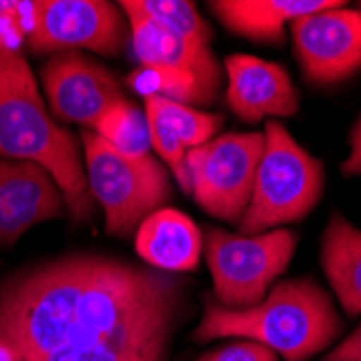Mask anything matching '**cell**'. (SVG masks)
<instances>
[{
    "mask_svg": "<svg viewBox=\"0 0 361 361\" xmlns=\"http://www.w3.org/2000/svg\"><path fill=\"white\" fill-rule=\"evenodd\" d=\"M173 275L72 253L0 281V361H165L182 314Z\"/></svg>",
    "mask_w": 361,
    "mask_h": 361,
    "instance_id": "6da1fadb",
    "label": "cell"
},
{
    "mask_svg": "<svg viewBox=\"0 0 361 361\" xmlns=\"http://www.w3.org/2000/svg\"><path fill=\"white\" fill-rule=\"evenodd\" d=\"M0 158L42 165L61 188L70 214L87 221L95 202L89 192L76 137L56 126L42 100L24 54L0 35Z\"/></svg>",
    "mask_w": 361,
    "mask_h": 361,
    "instance_id": "7a4b0ae2",
    "label": "cell"
},
{
    "mask_svg": "<svg viewBox=\"0 0 361 361\" xmlns=\"http://www.w3.org/2000/svg\"><path fill=\"white\" fill-rule=\"evenodd\" d=\"M340 334L342 318L326 290L310 277H297L275 283L264 299L247 310H227L206 299L195 340L240 338L267 346L286 361H310Z\"/></svg>",
    "mask_w": 361,
    "mask_h": 361,
    "instance_id": "3957f363",
    "label": "cell"
},
{
    "mask_svg": "<svg viewBox=\"0 0 361 361\" xmlns=\"http://www.w3.org/2000/svg\"><path fill=\"white\" fill-rule=\"evenodd\" d=\"M130 24V46L139 70L128 85L143 97L158 95L186 106H210L221 87V68L210 42L169 30L139 13L130 0L119 5Z\"/></svg>",
    "mask_w": 361,
    "mask_h": 361,
    "instance_id": "277c9868",
    "label": "cell"
},
{
    "mask_svg": "<svg viewBox=\"0 0 361 361\" xmlns=\"http://www.w3.org/2000/svg\"><path fill=\"white\" fill-rule=\"evenodd\" d=\"M324 192V165L294 139L283 123L264 128V149L255 171L240 234L271 232L305 219Z\"/></svg>",
    "mask_w": 361,
    "mask_h": 361,
    "instance_id": "5b68a950",
    "label": "cell"
},
{
    "mask_svg": "<svg viewBox=\"0 0 361 361\" xmlns=\"http://www.w3.org/2000/svg\"><path fill=\"white\" fill-rule=\"evenodd\" d=\"M80 139L89 192L104 210L109 234L130 236L149 214L169 202L171 184L165 167L152 154L143 158L121 156L87 128Z\"/></svg>",
    "mask_w": 361,
    "mask_h": 361,
    "instance_id": "8992f818",
    "label": "cell"
},
{
    "mask_svg": "<svg viewBox=\"0 0 361 361\" xmlns=\"http://www.w3.org/2000/svg\"><path fill=\"white\" fill-rule=\"evenodd\" d=\"M297 234L286 227L262 234L206 229L204 251L214 297L227 310H247L267 297L297 251Z\"/></svg>",
    "mask_w": 361,
    "mask_h": 361,
    "instance_id": "52a82bcc",
    "label": "cell"
},
{
    "mask_svg": "<svg viewBox=\"0 0 361 361\" xmlns=\"http://www.w3.org/2000/svg\"><path fill=\"white\" fill-rule=\"evenodd\" d=\"M264 133H227L186 152L188 192L204 212L238 225L247 212Z\"/></svg>",
    "mask_w": 361,
    "mask_h": 361,
    "instance_id": "ba28073f",
    "label": "cell"
},
{
    "mask_svg": "<svg viewBox=\"0 0 361 361\" xmlns=\"http://www.w3.org/2000/svg\"><path fill=\"white\" fill-rule=\"evenodd\" d=\"M130 42L123 9L106 0H39L30 5L28 46L37 54L76 52L117 56Z\"/></svg>",
    "mask_w": 361,
    "mask_h": 361,
    "instance_id": "9c48e42d",
    "label": "cell"
},
{
    "mask_svg": "<svg viewBox=\"0 0 361 361\" xmlns=\"http://www.w3.org/2000/svg\"><path fill=\"white\" fill-rule=\"evenodd\" d=\"M297 61L305 78L329 87L361 70V9L346 5L303 16L290 24Z\"/></svg>",
    "mask_w": 361,
    "mask_h": 361,
    "instance_id": "30bf717a",
    "label": "cell"
},
{
    "mask_svg": "<svg viewBox=\"0 0 361 361\" xmlns=\"http://www.w3.org/2000/svg\"><path fill=\"white\" fill-rule=\"evenodd\" d=\"M42 82L52 113L85 128L123 100L121 85L111 70L80 52H59L42 70Z\"/></svg>",
    "mask_w": 361,
    "mask_h": 361,
    "instance_id": "8fae6325",
    "label": "cell"
},
{
    "mask_svg": "<svg viewBox=\"0 0 361 361\" xmlns=\"http://www.w3.org/2000/svg\"><path fill=\"white\" fill-rule=\"evenodd\" d=\"M65 197L35 162L0 158V245L20 240L32 225L61 216Z\"/></svg>",
    "mask_w": 361,
    "mask_h": 361,
    "instance_id": "7c38bea8",
    "label": "cell"
},
{
    "mask_svg": "<svg viewBox=\"0 0 361 361\" xmlns=\"http://www.w3.org/2000/svg\"><path fill=\"white\" fill-rule=\"evenodd\" d=\"M227 106L238 119L255 123L267 117H292L299 113V91L279 63L251 54L225 59Z\"/></svg>",
    "mask_w": 361,
    "mask_h": 361,
    "instance_id": "4fadbf2b",
    "label": "cell"
},
{
    "mask_svg": "<svg viewBox=\"0 0 361 361\" xmlns=\"http://www.w3.org/2000/svg\"><path fill=\"white\" fill-rule=\"evenodd\" d=\"M143 111L147 117L152 149H156L162 162L169 165L180 188L188 192L184 156L186 152L206 145L219 135L225 121L223 115L200 111L195 106H186L158 95L145 97Z\"/></svg>",
    "mask_w": 361,
    "mask_h": 361,
    "instance_id": "5bb4252c",
    "label": "cell"
},
{
    "mask_svg": "<svg viewBox=\"0 0 361 361\" xmlns=\"http://www.w3.org/2000/svg\"><path fill=\"white\" fill-rule=\"evenodd\" d=\"M340 5L342 0H212L208 7L234 35L257 44H281L286 26L294 20Z\"/></svg>",
    "mask_w": 361,
    "mask_h": 361,
    "instance_id": "9a60e30c",
    "label": "cell"
},
{
    "mask_svg": "<svg viewBox=\"0 0 361 361\" xmlns=\"http://www.w3.org/2000/svg\"><path fill=\"white\" fill-rule=\"evenodd\" d=\"M137 253L149 269L162 273L195 271L204 251V238L184 212L160 208L137 229Z\"/></svg>",
    "mask_w": 361,
    "mask_h": 361,
    "instance_id": "2e32d148",
    "label": "cell"
},
{
    "mask_svg": "<svg viewBox=\"0 0 361 361\" xmlns=\"http://www.w3.org/2000/svg\"><path fill=\"white\" fill-rule=\"evenodd\" d=\"M320 264L348 316H361V229L336 212L320 240Z\"/></svg>",
    "mask_w": 361,
    "mask_h": 361,
    "instance_id": "e0dca14e",
    "label": "cell"
},
{
    "mask_svg": "<svg viewBox=\"0 0 361 361\" xmlns=\"http://www.w3.org/2000/svg\"><path fill=\"white\" fill-rule=\"evenodd\" d=\"M91 130L115 152L128 158H143L152 149L145 111L137 109L126 97L104 111V115L93 123Z\"/></svg>",
    "mask_w": 361,
    "mask_h": 361,
    "instance_id": "ac0fdd59",
    "label": "cell"
},
{
    "mask_svg": "<svg viewBox=\"0 0 361 361\" xmlns=\"http://www.w3.org/2000/svg\"><path fill=\"white\" fill-rule=\"evenodd\" d=\"M130 5L139 13L152 18L169 30L180 32V35L204 42H210L212 37L210 26L192 3H182V0H130Z\"/></svg>",
    "mask_w": 361,
    "mask_h": 361,
    "instance_id": "d6986e66",
    "label": "cell"
},
{
    "mask_svg": "<svg viewBox=\"0 0 361 361\" xmlns=\"http://www.w3.org/2000/svg\"><path fill=\"white\" fill-rule=\"evenodd\" d=\"M197 361H279V357L257 342L240 340L202 355Z\"/></svg>",
    "mask_w": 361,
    "mask_h": 361,
    "instance_id": "ffe728a7",
    "label": "cell"
},
{
    "mask_svg": "<svg viewBox=\"0 0 361 361\" xmlns=\"http://www.w3.org/2000/svg\"><path fill=\"white\" fill-rule=\"evenodd\" d=\"M322 361H361V322Z\"/></svg>",
    "mask_w": 361,
    "mask_h": 361,
    "instance_id": "44dd1931",
    "label": "cell"
},
{
    "mask_svg": "<svg viewBox=\"0 0 361 361\" xmlns=\"http://www.w3.org/2000/svg\"><path fill=\"white\" fill-rule=\"evenodd\" d=\"M348 143H350V152L348 156L342 160V173L344 176H361V113L357 117V121L353 123V130L348 135Z\"/></svg>",
    "mask_w": 361,
    "mask_h": 361,
    "instance_id": "7402d4cb",
    "label": "cell"
},
{
    "mask_svg": "<svg viewBox=\"0 0 361 361\" xmlns=\"http://www.w3.org/2000/svg\"><path fill=\"white\" fill-rule=\"evenodd\" d=\"M359 7H361V3H359Z\"/></svg>",
    "mask_w": 361,
    "mask_h": 361,
    "instance_id": "603a6c76",
    "label": "cell"
}]
</instances>
